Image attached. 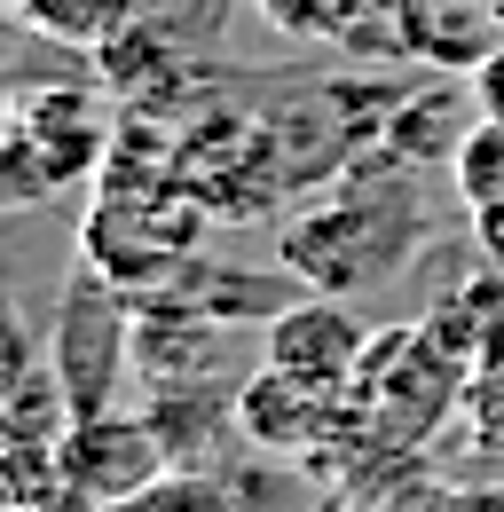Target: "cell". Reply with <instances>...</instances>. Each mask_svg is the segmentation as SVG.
Masks as SVG:
<instances>
[{
    "label": "cell",
    "instance_id": "obj_1",
    "mask_svg": "<svg viewBox=\"0 0 504 512\" xmlns=\"http://www.w3.org/2000/svg\"><path fill=\"white\" fill-rule=\"evenodd\" d=\"M418 174L426 166H410L386 142H371L339 182H323L315 205H300L276 229L284 276H300L308 292H339V300L394 284L410 260L434 245V213L418 197Z\"/></svg>",
    "mask_w": 504,
    "mask_h": 512
},
{
    "label": "cell",
    "instance_id": "obj_2",
    "mask_svg": "<svg viewBox=\"0 0 504 512\" xmlns=\"http://www.w3.org/2000/svg\"><path fill=\"white\" fill-rule=\"evenodd\" d=\"M465 379H473V363L418 316V323H378L347 394L386 449H434L465 418Z\"/></svg>",
    "mask_w": 504,
    "mask_h": 512
},
{
    "label": "cell",
    "instance_id": "obj_3",
    "mask_svg": "<svg viewBox=\"0 0 504 512\" xmlns=\"http://www.w3.org/2000/svg\"><path fill=\"white\" fill-rule=\"evenodd\" d=\"M182 190L213 221H260V213H276L292 197V174H284V150H276L268 111H245L229 95L197 103L182 119Z\"/></svg>",
    "mask_w": 504,
    "mask_h": 512
},
{
    "label": "cell",
    "instance_id": "obj_4",
    "mask_svg": "<svg viewBox=\"0 0 504 512\" xmlns=\"http://www.w3.org/2000/svg\"><path fill=\"white\" fill-rule=\"evenodd\" d=\"M205 221L213 213L182 182H166V190H103L95 213H87V229H79V253H87V268H103L119 292L142 300V292L174 284L189 260H197Z\"/></svg>",
    "mask_w": 504,
    "mask_h": 512
},
{
    "label": "cell",
    "instance_id": "obj_5",
    "mask_svg": "<svg viewBox=\"0 0 504 512\" xmlns=\"http://www.w3.org/2000/svg\"><path fill=\"white\" fill-rule=\"evenodd\" d=\"M48 371L71 394V418L79 410H111L119 386L134 379V292H119L103 268H79L56 300L48 323Z\"/></svg>",
    "mask_w": 504,
    "mask_h": 512
},
{
    "label": "cell",
    "instance_id": "obj_6",
    "mask_svg": "<svg viewBox=\"0 0 504 512\" xmlns=\"http://www.w3.org/2000/svg\"><path fill=\"white\" fill-rule=\"evenodd\" d=\"M166 473H174V457L158 442L150 410L111 402V410H79L63 426V489H71V505H142Z\"/></svg>",
    "mask_w": 504,
    "mask_h": 512
},
{
    "label": "cell",
    "instance_id": "obj_7",
    "mask_svg": "<svg viewBox=\"0 0 504 512\" xmlns=\"http://www.w3.org/2000/svg\"><path fill=\"white\" fill-rule=\"evenodd\" d=\"M363 347H371V323L355 316L339 292H308V284L260 323V363H276V371H292L308 386H331V394L355 386Z\"/></svg>",
    "mask_w": 504,
    "mask_h": 512
},
{
    "label": "cell",
    "instance_id": "obj_8",
    "mask_svg": "<svg viewBox=\"0 0 504 512\" xmlns=\"http://www.w3.org/2000/svg\"><path fill=\"white\" fill-rule=\"evenodd\" d=\"M473 127H481V95H473V71H426L418 87H402V95L386 103V127H378V142H386L394 158L426 166V174H434V166L449 174Z\"/></svg>",
    "mask_w": 504,
    "mask_h": 512
},
{
    "label": "cell",
    "instance_id": "obj_9",
    "mask_svg": "<svg viewBox=\"0 0 504 512\" xmlns=\"http://www.w3.org/2000/svg\"><path fill=\"white\" fill-rule=\"evenodd\" d=\"M394 48L418 71H481L504 48V8L497 0H386Z\"/></svg>",
    "mask_w": 504,
    "mask_h": 512
},
{
    "label": "cell",
    "instance_id": "obj_10",
    "mask_svg": "<svg viewBox=\"0 0 504 512\" xmlns=\"http://www.w3.org/2000/svg\"><path fill=\"white\" fill-rule=\"evenodd\" d=\"M142 410H150L166 457L189 465V473H221V457L245 442V426H237V379H213V371H197V379H158Z\"/></svg>",
    "mask_w": 504,
    "mask_h": 512
},
{
    "label": "cell",
    "instance_id": "obj_11",
    "mask_svg": "<svg viewBox=\"0 0 504 512\" xmlns=\"http://www.w3.org/2000/svg\"><path fill=\"white\" fill-rule=\"evenodd\" d=\"M0 16L24 24V32H40V40H56V48L95 56L126 16H134V0H0Z\"/></svg>",
    "mask_w": 504,
    "mask_h": 512
},
{
    "label": "cell",
    "instance_id": "obj_12",
    "mask_svg": "<svg viewBox=\"0 0 504 512\" xmlns=\"http://www.w3.org/2000/svg\"><path fill=\"white\" fill-rule=\"evenodd\" d=\"M0 505H16V512L71 505V489H63V434L0 426Z\"/></svg>",
    "mask_w": 504,
    "mask_h": 512
},
{
    "label": "cell",
    "instance_id": "obj_13",
    "mask_svg": "<svg viewBox=\"0 0 504 512\" xmlns=\"http://www.w3.org/2000/svg\"><path fill=\"white\" fill-rule=\"evenodd\" d=\"M386 0H252V16L268 24V32H284L292 48H355V32L371 24Z\"/></svg>",
    "mask_w": 504,
    "mask_h": 512
},
{
    "label": "cell",
    "instance_id": "obj_14",
    "mask_svg": "<svg viewBox=\"0 0 504 512\" xmlns=\"http://www.w3.org/2000/svg\"><path fill=\"white\" fill-rule=\"evenodd\" d=\"M465 434H473V449H489V457H504V331L473 355V379H465V418H457Z\"/></svg>",
    "mask_w": 504,
    "mask_h": 512
},
{
    "label": "cell",
    "instance_id": "obj_15",
    "mask_svg": "<svg viewBox=\"0 0 504 512\" xmlns=\"http://www.w3.org/2000/svg\"><path fill=\"white\" fill-rule=\"evenodd\" d=\"M449 182H457V197H465V213L489 205V197H504V119H497V111H481V127L465 134Z\"/></svg>",
    "mask_w": 504,
    "mask_h": 512
},
{
    "label": "cell",
    "instance_id": "obj_16",
    "mask_svg": "<svg viewBox=\"0 0 504 512\" xmlns=\"http://www.w3.org/2000/svg\"><path fill=\"white\" fill-rule=\"evenodd\" d=\"M32 363H40V339H32V323L16 316V300L0 292V394H8V386L24 379Z\"/></svg>",
    "mask_w": 504,
    "mask_h": 512
},
{
    "label": "cell",
    "instance_id": "obj_17",
    "mask_svg": "<svg viewBox=\"0 0 504 512\" xmlns=\"http://www.w3.org/2000/svg\"><path fill=\"white\" fill-rule=\"evenodd\" d=\"M473 245H481V268H497V276H504V197L473 205Z\"/></svg>",
    "mask_w": 504,
    "mask_h": 512
},
{
    "label": "cell",
    "instance_id": "obj_18",
    "mask_svg": "<svg viewBox=\"0 0 504 512\" xmlns=\"http://www.w3.org/2000/svg\"><path fill=\"white\" fill-rule=\"evenodd\" d=\"M473 95H481V111H497V119H504V48L473 71Z\"/></svg>",
    "mask_w": 504,
    "mask_h": 512
},
{
    "label": "cell",
    "instance_id": "obj_19",
    "mask_svg": "<svg viewBox=\"0 0 504 512\" xmlns=\"http://www.w3.org/2000/svg\"><path fill=\"white\" fill-rule=\"evenodd\" d=\"M497 8H504V0H497Z\"/></svg>",
    "mask_w": 504,
    "mask_h": 512
}]
</instances>
